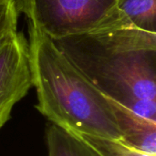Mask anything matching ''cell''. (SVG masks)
<instances>
[{"instance_id":"obj_1","label":"cell","mask_w":156,"mask_h":156,"mask_svg":"<svg viewBox=\"0 0 156 156\" xmlns=\"http://www.w3.org/2000/svg\"><path fill=\"white\" fill-rule=\"evenodd\" d=\"M106 98L156 121V34L113 27L52 40Z\"/></svg>"},{"instance_id":"obj_2","label":"cell","mask_w":156,"mask_h":156,"mask_svg":"<svg viewBox=\"0 0 156 156\" xmlns=\"http://www.w3.org/2000/svg\"><path fill=\"white\" fill-rule=\"evenodd\" d=\"M35 108L49 123L75 134L121 140L107 98L47 36L28 25Z\"/></svg>"},{"instance_id":"obj_3","label":"cell","mask_w":156,"mask_h":156,"mask_svg":"<svg viewBox=\"0 0 156 156\" xmlns=\"http://www.w3.org/2000/svg\"><path fill=\"white\" fill-rule=\"evenodd\" d=\"M119 0H18L28 25L51 40L124 27Z\"/></svg>"},{"instance_id":"obj_4","label":"cell","mask_w":156,"mask_h":156,"mask_svg":"<svg viewBox=\"0 0 156 156\" xmlns=\"http://www.w3.org/2000/svg\"><path fill=\"white\" fill-rule=\"evenodd\" d=\"M32 87L28 40L16 29L0 41V131Z\"/></svg>"},{"instance_id":"obj_5","label":"cell","mask_w":156,"mask_h":156,"mask_svg":"<svg viewBox=\"0 0 156 156\" xmlns=\"http://www.w3.org/2000/svg\"><path fill=\"white\" fill-rule=\"evenodd\" d=\"M115 116L122 143L156 154V121L144 118L122 104L107 98Z\"/></svg>"},{"instance_id":"obj_6","label":"cell","mask_w":156,"mask_h":156,"mask_svg":"<svg viewBox=\"0 0 156 156\" xmlns=\"http://www.w3.org/2000/svg\"><path fill=\"white\" fill-rule=\"evenodd\" d=\"M48 156H98L74 133L48 123L45 133Z\"/></svg>"},{"instance_id":"obj_7","label":"cell","mask_w":156,"mask_h":156,"mask_svg":"<svg viewBox=\"0 0 156 156\" xmlns=\"http://www.w3.org/2000/svg\"><path fill=\"white\" fill-rule=\"evenodd\" d=\"M124 27L156 34V0H119Z\"/></svg>"},{"instance_id":"obj_8","label":"cell","mask_w":156,"mask_h":156,"mask_svg":"<svg viewBox=\"0 0 156 156\" xmlns=\"http://www.w3.org/2000/svg\"><path fill=\"white\" fill-rule=\"evenodd\" d=\"M75 135L86 144L98 156H156V154L128 146L120 140L85 134Z\"/></svg>"},{"instance_id":"obj_9","label":"cell","mask_w":156,"mask_h":156,"mask_svg":"<svg viewBox=\"0 0 156 156\" xmlns=\"http://www.w3.org/2000/svg\"><path fill=\"white\" fill-rule=\"evenodd\" d=\"M18 12L16 0H0V41L17 29Z\"/></svg>"}]
</instances>
